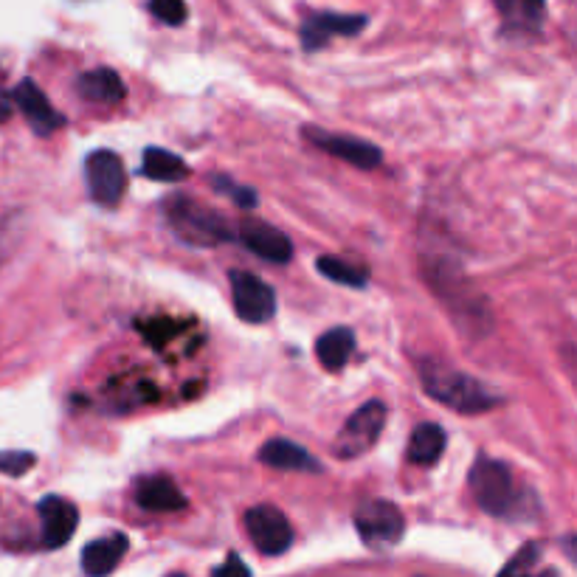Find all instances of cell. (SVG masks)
<instances>
[{
  "instance_id": "cell-8",
  "label": "cell",
  "mask_w": 577,
  "mask_h": 577,
  "mask_svg": "<svg viewBox=\"0 0 577 577\" xmlns=\"http://www.w3.org/2000/svg\"><path fill=\"white\" fill-rule=\"evenodd\" d=\"M85 178L91 189L93 200L99 206H116L127 189V175H124L122 158L110 150H93L85 161Z\"/></svg>"
},
{
  "instance_id": "cell-10",
  "label": "cell",
  "mask_w": 577,
  "mask_h": 577,
  "mask_svg": "<svg viewBox=\"0 0 577 577\" xmlns=\"http://www.w3.org/2000/svg\"><path fill=\"white\" fill-rule=\"evenodd\" d=\"M304 138L310 144H316L319 150H324L333 158H341L352 167L358 169H375L380 164V150L375 144H369L364 138L341 136V133H327L319 127H304Z\"/></svg>"
},
{
  "instance_id": "cell-27",
  "label": "cell",
  "mask_w": 577,
  "mask_h": 577,
  "mask_svg": "<svg viewBox=\"0 0 577 577\" xmlns=\"http://www.w3.org/2000/svg\"><path fill=\"white\" fill-rule=\"evenodd\" d=\"M212 577H251V572H248V566H245L240 555H228V561L220 569H214Z\"/></svg>"
},
{
  "instance_id": "cell-17",
  "label": "cell",
  "mask_w": 577,
  "mask_h": 577,
  "mask_svg": "<svg viewBox=\"0 0 577 577\" xmlns=\"http://www.w3.org/2000/svg\"><path fill=\"white\" fill-rule=\"evenodd\" d=\"M138 504L150 513H175L186 507V496L181 493V487L175 485L167 476H152L144 479L136 490Z\"/></svg>"
},
{
  "instance_id": "cell-26",
  "label": "cell",
  "mask_w": 577,
  "mask_h": 577,
  "mask_svg": "<svg viewBox=\"0 0 577 577\" xmlns=\"http://www.w3.org/2000/svg\"><path fill=\"white\" fill-rule=\"evenodd\" d=\"M212 183H214V189H220V192L231 195L237 206H245V209H254V206H257V192H254V189H248V186H237V183L226 181L223 175H220V178H214Z\"/></svg>"
},
{
  "instance_id": "cell-18",
  "label": "cell",
  "mask_w": 577,
  "mask_h": 577,
  "mask_svg": "<svg viewBox=\"0 0 577 577\" xmlns=\"http://www.w3.org/2000/svg\"><path fill=\"white\" fill-rule=\"evenodd\" d=\"M76 88L79 93L96 102V105H119L124 99V82L122 76L116 74L113 68H93L76 79Z\"/></svg>"
},
{
  "instance_id": "cell-22",
  "label": "cell",
  "mask_w": 577,
  "mask_h": 577,
  "mask_svg": "<svg viewBox=\"0 0 577 577\" xmlns=\"http://www.w3.org/2000/svg\"><path fill=\"white\" fill-rule=\"evenodd\" d=\"M316 268H319L321 276H327L335 285H347V288H366L369 285V274H366L364 268L352 265L347 259L321 257L316 262Z\"/></svg>"
},
{
  "instance_id": "cell-2",
  "label": "cell",
  "mask_w": 577,
  "mask_h": 577,
  "mask_svg": "<svg viewBox=\"0 0 577 577\" xmlns=\"http://www.w3.org/2000/svg\"><path fill=\"white\" fill-rule=\"evenodd\" d=\"M164 217H167L169 231L181 243L195 245V248H214V245L234 240V226L228 223L223 214L200 206L198 200L186 198V195L167 198Z\"/></svg>"
},
{
  "instance_id": "cell-19",
  "label": "cell",
  "mask_w": 577,
  "mask_h": 577,
  "mask_svg": "<svg viewBox=\"0 0 577 577\" xmlns=\"http://www.w3.org/2000/svg\"><path fill=\"white\" fill-rule=\"evenodd\" d=\"M352 350H355V333L350 327H333L316 341V355H319L321 366L330 369V372L344 369L347 361H350Z\"/></svg>"
},
{
  "instance_id": "cell-24",
  "label": "cell",
  "mask_w": 577,
  "mask_h": 577,
  "mask_svg": "<svg viewBox=\"0 0 577 577\" xmlns=\"http://www.w3.org/2000/svg\"><path fill=\"white\" fill-rule=\"evenodd\" d=\"M37 462V456L31 451H0V473L6 476H23L29 473Z\"/></svg>"
},
{
  "instance_id": "cell-9",
  "label": "cell",
  "mask_w": 577,
  "mask_h": 577,
  "mask_svg": "<svg viewBox=\"0 0 577 577\" xmlns=\"http://www.w3.org/2000/svg\"><path fill=\"white\" fill-rule=\"evenodd\" d=\"M369 23L366 15H338V12H310L302 20V37L304 51H319L335 37H355L361 34Z\"/></svg>"
},
{
  "instance_id": "cell-3",
  "label": "cell",
  "mask_w": 577,
  "mask_h": 577,
  "mask_svg": "<svg viewBox=\"0 0 577 577\" xmlns=\"http://www.w3.org/2000/svg\"><path fill=\"white\" fill-rule=\"evenodd\" d=\"M471 493L490 516H507L513 507V473L499 459H479L471 468Z\"/></svg>"
},
{
  "instance_id": "cell-15",
  "label": "cell",
  "mask_w": 577,
  "mask_h": 577,
  "mask_svg": "<svg viewBox=\"0 0 577 577\" xmlns=\"http://www.w3.org/2000/svg\"><path fill=\"white\" fill-rule=\"evenodd\" d=\"M124 552H127V535H122V532L96 538V541H91L88 547L82 549V569H85L88 577L110 575L122 563Z\"/></svg>"
},
{
  "instance_id": "cell-25",
  "label": "cell",
  "mask_w": 577,
  "mask_h": 577,
  "mask_svg": "<svg viewBox=\"0 0 577 577\" xmlns=\"http://www.w3.org/2000/svg\"><path fill=\"white\" fill-rule=\"evenodd\" d=\"M538 555H541V547L538 544H527L513 561L504 566L499 577H532V563L538 561Z\"/></svg>"
},
{
  "instance_id": "cell-23",
  "label": "cell",
  "mask_w": 577,
  "mask_h": 577,
  "mask_svg": "<svg viewBox=\"0 0 577 577\" xmlns=\"http://www.w3.org/2000/svg\"><path fill=\"white\" fill-rule=\"evenodd\" d=\"M150 12L167 26H183L189 17L186 0H150Z\"/></svg>"
},
{
  "instance_id": "cell-14",
  "label": "cell",
  "mask_w": 577,
  "mask_h": 577,
  "mask_svg": "<svg viewBox=\"0 0 577 577\" xmlns=\"http://www.w3.org/2000/svg\"><path fill=\"white\" fill-rule=\"evenodd\" d=\"M502 26L513 37H535L547 20V0H496Z\"/></svg>"
},
{
  "instance_id": "cell-4",
  "label": "cell",
  "mask_w": 577,
  "mask_h": 577,
  "mask_svg": "<svg viewBox=\"0 0 577 577\" xmlns=\"http://www.w3.org/2000/svg\"><path fill=\"white\" fill-rule=\"evenodd\" d=\"M383 426H386V406L380 400H369L338 431V437L333 442V454L338 459L364 456L380 440Z\"/></svg>"
},
{
  "instance_id": "cell-13",
  "label": "cell",
  "mask_w": 577,
  "mask_h": 577,
  "mask_svg": "<svg viewBox=\"0 0 577 577\" xmlns=\"http://www.w3.org/2000/svg\"><path fill=\"white\" fill-rule=\"evenodd\" d=\"M37 513L43 518V547H65L76 532V521H79L74 504L68 499H60V496H46L37 504Z\"/></svg>"
},
{
  "instance_id": "cell-5",
  "label": "cell",
  "mask_w": 577,
  "mask_h": 577,
  "mask_svg": "<svg viewBox=\"0 0 577 577\" xmlns=\"http://www.w3.org/2000/svg\"><path fill=\"white\" fill-rule=\"evenodd\" d=\"M355 527H358V535L364 538V544L375 549H386L395 547L397 541L403 538L406 521H403V513L392 502L369 499V502L358 504Z\"/></svg>"
},
{
  "instance_id": "cell-21",
  "label": "cell",
  "mask_w": 577,
  "mask_h": 577,
  "mask_svg": "<svg viewBox=\"0 0 577 577\" xmlns=\"http://www.w3.org/2000/svg\"><path fill=\"white\" fill-rule=\"evenodd\" d=\"M445 451V431L437 423H423L414 428L409 442V459L417 465H437Z\"/></svg>"
},
{
  "instance_id": "cell-1",
  "label": "cell",
  "mask_w": 577,
  "mask_h": 577,
  "mask_svg": "<svg viewBox=\"0 0 577 577\" xmlns=\"http://www.w3.org/2000/svg\"><path fill=\"white\" fill-rule=\"evenodd\" d=\"M420 378L431 397H437L448 409L459 411V414H482L487 409H496L502 403V397L493 389H487L485 383H479L471 375L451 369L440 361H420Z\"/></svg>"
},
{
  "instance_id": "cell-11",
  "label": "cell",
  "mask_w": 577,
  "mask_h": 577,
  "mask_svg": "<svg viewBox=\"0 0 577 577\" xmlns=\"http://www.w3.org/2000/svg\"><path fill=\"white\" fill-rule=\"evenodd\" d=\"M234 243H243L251 254L276 262V265H285L293 257L288 234L271 223H259V220H245L240 226H234Z\"/></svg>"
},
{
  "instance_id": "cell-29",
  "label": "cell",
  "mask_w": 577,
  "mask_h": 577,
  "mask_svg": "<svg viewBox=\"0 0 577 577\" xmlns=\"http://www.w3.org/2000/svg\"><path fill=\"white\" fill-rule=\"evenodd\" d=\"M172 577H183V575H172Z\"/></svg>"
},
{
  "instance_id": "cell-16",
  "label": "cell",
  "mask_w": 577,
  "mask_h": 577,
  "mask_svg": "<svg viewBox=\"0 0 577 577\" xmlns=\"http://www.w3.org/2000/svg\"><path fill=\"white\" fill-rule=\"evenodd\" d=\"M259 462L271 465L276 471H307L319 473L321 462L316 456H310L302 445L290 440H268L259 448Z\"/></svg>"
},
{
  "instance_id": "cell-12",
  "label": "cell",
  "mask_w": 577,
  "mask_h": 577,
  "mask_svg": "<svg viewBox=\"0 0 577 577\" xmlns=\"http://www.w3.org/2000/svg\"><path fill=\"white\" fill-rule=\"evenodd\" d=\"M12 102H15L17 110L26 116V122H29V127L37 136H51L57 127L65 124V119L51 107L46 93L40 91V85L31 82V79H23V82L17 85L15 93H12Z\"/></svg>"
},
{
  "instance_id": "cell-7",
  "label": "cell",
  "mask_w": 577,
  "mask_h": 577,
  "mask_svg": "<svg viewBox=\"0 0 577 577\" xmlns=\"http://www.w3.org/2000/svg\"><path fill=\"white\" fill-rule=\"evenodd\" d=\"M245 530L262 555H282L293 544V527H290L288 516L271 504L251 507L245 513Z\"/></svg>"
},
{
  "instance_id": "cell-20",
  "label": "cell",
  "mask_w": 577,
  "mask_h": 577,
  "mask_svg": "<svg viewBox=\"0 0 577 577\" xmlns=\"http://www.w3.org/2000/svg\"><path fill=\"white\" fill-rule=\"evenodd\" d=\"M141 172L158 183H175L183 181V178L189 175V167H186V161H183L181 155L161 150V147H150V150L144 152Z\"/></svg>"
},
{
  "instance_id": "cell-6",
  "label": "cell",
  "mask_w": 577,
  "mask_h": 577,
  "mask_svg": "<svg viewBox=\"0 0 577 577\" xmlns=\"http://www.w3.org/2000/svg\"><path fill=\"white\" fill-rule=\"evenodd\" d=\"M231 302L237 316L248 324L271 321L276 313V293L268 282L248 271H231Z\"/></svg>"
},
{
  "instance_id": "cell-28",
  "label": "cell",
  "mask_w": 577,
  "mask_h": 577,
  "mask_svg": "<svg viewBox=\"0 0 577 577\" xmlns=\"http://www.w3.org/2000/svg\"><path fill=\"white\" fill-rule=\"evenodd\" d=\"M15 113V102H12V96L0 88V124L9 122V116Z\"/></svg>"
}]
</instances>
